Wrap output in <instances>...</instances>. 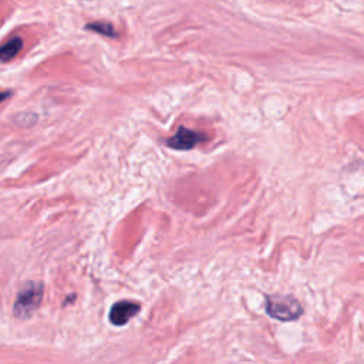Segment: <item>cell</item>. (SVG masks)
<instances>
[{
  "label": "cell",
  "mask_w": 364,
  "mask_h": 364,
  "mask_svg": "<svg viewBox=\"0 0 364 364\" xmlns=\"http://www.w3.org/2000/svg\"><path fill=\"white\" fill-rule=\"evenodd\" d=\"M43 299V284L38 282H28L26 286L17 293L13 313L18 318L30 317L37 307L40 306Z\"/></svg>",
  "instance_id": "2"
},
{
  "label": "cell",
  "mask_w": 364,
  "mask_h": 364,
  "mask_svg": "<svg viewBox=\"0 0 364 364\" xmlns=\"http://www.w3.org/2000/svg\"><path fill=\"white\" fill-rule=\"evenodd\" d=\"M11 95V91H0V102L7 100Z\"/></svg>",
  "instance_id": "7"
},
{
  "label": "cell",
  "mask_w": 364,
  "mask_h": 364,
  "mask_svg": "<svg viewBox=\"0 0 364 364\" xmlns=\"http://www.w3.org/2000/svg\"><path fill=\"white\" fill-rule=\"evenodd\" d=\"M206 139H208V136L205 134L199 132V131H193V129H188L185 127H179L176 134L166 141V145L172 149L186 151V149H192L193 146H196L198 144H200Z\"/></svg>",
  "instance_id": "3"
},
{
  "label": "cell",
  "mask_w": 364,
  "mask_h": 364,
  "mask_svg": "<svg viewBox=\"0 0 364 364\" xmlns=\"http://www.w3.org/2000/svg\"><path fill=\"white\" fill-rule=\"evenodd\" d=\"M266 313L280 321H293L303 314V307L293 296L269 294L266 296Z\"/></svg>",
  "instance_id": "1"
},
{
  "label": "cell",
  "mask_w": 364,
  "mask_h": 364,
  "mask_svg": "<svg viewBox=\"0 0 364 364\" xmlns=\"http://www.w3.org/2000/svg\"><path fill=\"white\" fill-rule=\"evenodd\" d=\"M85 30H90V31H95L101 36H105V37H118V33L115 31L114 26L108 21H92V23H88L84 26Z\"/></svg>",
  "instance_id": "6"
},
{
  "label": "cell",
  "mask_w": 364,
  "mask_h": 364,
  "mask_svg": "<svg viewBox=\"0 0 364 364\" xmlns=\"http://www.w3.org/2000/svg\"><path fill=\"white\" fill-rule=\"evenodd\" d=\"M141 311L139 303L129 301V300H121L112 304L108 318L114 326H124L127 324L132 317H135Z\"/></svg>",
  "instance_id": "4"
},
{
  "label": "cell",
  "mask_w": 364,
  "mask_h": 364,
  "mask_svg": "<svg viewBox=\"0 0 364 364\" xmlns=\"http://www.w3.org/2000/svg\"><path fill=\"white\" fill-rule=\"evenodd\" d=\"M23 48V40L20 37H13L7 43L0 46V63H7L13 60Z\"/></svg>",
  "instance_id": "5"
}]
</instances>
